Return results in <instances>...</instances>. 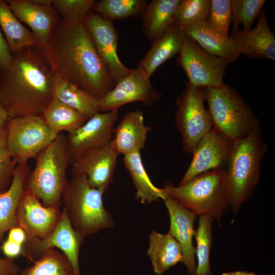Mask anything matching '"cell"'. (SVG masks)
<instances>
[{
  "label": "cell",
  "instance_id": "1",
  "mask_svg": "<svg viewBox=\"0 0 275 275\" xmlns=\"http://www.w3.org/2000/svg\"><path fill=\"white\" fill-rule=\"evenodd\" d=\"M36 47L57 76L97 100L114 87L112 75L95 49L84 22L61 19L47 44Z\"/></svg>",
  "mask_w": 275,
  "mask_h": 275
},
{
  "label": "cell",
  "instance_id": "2",
  "mask_svg": "<svg viewBox=\"0 0 275 275\" xmlns=\"http://www.w3.org/2000/svg\"><path fill=\"white\" fill-rule=\"evenodd\" d=\"M56 74L35 45L12 54L0 74V103L9 118L40 116L53 99Z\"/></svg>",
  "mask_w": 275,
  "mask_h": 275
},
{
  "label": "cell",
  "instance_id": "3",
  "mask_svg": "<svg viewBox=\"0 0 275 275\" xmlns=\"http://www.w3.org/2000/svg\"><path fill=\"white\" fill-rule=\"evenodd\" d=\"M267 149L260 125L248 135L232 142L225 170L228 206L234 215L251 198L260 181Z\"/></svg>",
  "mask_w": 275,
  "mask_h": 275
},
{
  "label": "cell",
  "instance_id": "4",
  "mask_svg": "<svg viewBox=\"0 0 275 275\" xmlns=\"http://www.w3.org/2000/svg\"><path fill=\"white\" fill-rule=\"evenodd\" d=\"M35 159V167L25 181V190L33 194L44 206L60 207L62 194L68 183L66 171L72 162L66 136L59 133Z\"/></svg>",
  "mask_w": 275,
  "mask_h": 275
},
{
  "label": "cell",
  "instance_id": "5",
  "mask_svg": "<svg viewBox=\"0 0 275 275\" xmlns=\"http://www.w3.org/2000/svg\"><path fill=\"white\" fill-rule=\"evenodd\" d=\"M162 190L165 195L171 197L197 215L210 216L222 227V217L228 207L225 169L201 173L178 186L166 182Z\"/></svg>",
  "mask_w": 275,
  "mask_h": 275
},
{
  "label": "cell",
  "instance_id": "6",
  "mask_svg": "<svg viewBox=\"0 0 275 275\" xmlns=\"http://www.w3.org/2000/svg\"><path fill=\"white\" fill-rule=\"evenodd\" d=\"M103 195L89 185L85 175L73 176L62 194L63 209L74 230L84 239L114 226L112 215L103 206Z\"/></svg>",
  "mask_w": 275,
  "mask_h": 275
},
{
  "label": "cell",
  "instance_id": "7",
  "mask_svg": "<svg viewBox=\"0 0 275 275\" xmlns=\"http://www.w3.org/2000/svg\"><path fill=\"white\" fill-rule=\"evenodd\" d=\"M212 128L231 141L248 135L260 125L252 108L233 88L224 84L203 88Z\"/></svg>",
  "mask_w": 275,
  "mask_h": 275
},
{
  "label": "cell",
  "instance_id": "8",
  "mask_svg": "<svg viewBox=\"0 0 275 275\" xmlns=\"http://www.w3.org/2000/svg\"><path fill=\"white\" fill-rule=\"evenodd\" d=\"M203 88L188 81L175 100V124L182 137L184 150L193 154L203 137L212 128L210 114L205 106Z\"/></svg>",
  "mask_w": 275,
  "mask_h": 275
},
{
  "label": "cell",
  "instance_id": "9",
  "mask_svg": "<svg viewBox=\"0 0 275 275\" xmlns=\"http://www.w3.org/2000/svg\"><path fill=\"white\" fill-rule=\"evenodd\" d=\"M9 153L17 164L27 163L58 136L54 135L40 116L9 118L6 126Z\"/></svg>",
  "mask_w": 275,
  "mask_h": 275
},
{
  "label": "cell",
  "instance_id": "10",
  "mask_svg": "<svg viewBox=\"0 0 275 275\" xmlns=\"http://www.w3.org/2000/svg\"><path fill=\"white\" fill-rule=\"evenodd\" d=\"M177 64L184 71L188 82L202 88H217L225 83L226 69L233 62L230 59L213 56L202 48L184 34Z\"/></svg>",
  "mask_w": 275,
  "mask_h": 275
},
{
  "label": "cell",
  "instance_id": "11",
  "mask_svg": "<svg viewBox=\"0 0 275 275\" xmlns=\"http://www.w3.org/2000/svg\"><path fill=\"white\" fill-rule=\"evenodd\" d=\"M150 78L140 67L131 69L99 100V112L118 109L122 105L135 101L141 102L147 106L156 103L162 94L153 87Z\"/></svg>",
  "mask_w": 275,
  "mask_h": 275
},
{
  "label": "cell",
  "instance_id": "12",
  "mask_svg": "<svg viewBox=\"0 0 275 275\" xmlns=\"http://www.w3.org/2000/svg\"><path fill=\"white\" fill-rule=\"evenodd\" d=\"M84 239L74 230L63 209L60 220L53 231L43 239L28 237L23 244L22 254L31 261L35 262L47 250L58 248L69 259L75 275H80L78 257L80 248Z\"/></svg>",
  "mask_w": 275,
  "mask_h": 275
},
{
  "label": "cell",
  "instance_id": "13",
  "mask_svg": "<svg viewBox=\"0 0 275 275\" xmlns=\"http://www.w3.org/2000/svg\"><path fill=\"white\" fill-rule=\"evenodd\" d=\"M118 155L113 140L84 152L71 162L73 176L85 175L90 186L104 194L113 181Z\"/></svg>",
  "mask_w": 275,
  "mask_h": 275
},
{
  "label": "cell",
  "instance_id": "14",
  "mask_svg": "<svg viewBox=\"0 0 275 275\" xmlns=\"http://www.w3.org/2000/svg\"><path fill=\"white\" fill-rule=\"evenodd\" d=\"M84 23L95 49L108 68L116 84L128 74L131 69L124 65L118 57V34L113 21L92 10Z\"/></svg>",
  "mask_w": 275,
  "mask_h": 275
},
{
  "label": "cell",
  "instance_id": "15",
  "mask_svg": "<svg viewBox=\"0 0 275 275\" xmlns=\"http://www.w3.org/2000/svg\"><path fill=\"white\" fill-rule=\"evenodd\" d=\"M118 109L98 112L80 127L66 136L72 161L87 151L102 147L112 140L114 126L118 119Z\"/></svg>",
  "mask_w": 275,
  "mask_h": 275
},
{
  "label": "cell",
  "instance_id": "16",
  "mask_svg": "<svg viewBox=\"0 0 275 275\" xmlns=\"http://www.w3.org/2000/svg\"><path fill=\"white\" fill-rule=\"evenodd\" d=\"M232 141L213 128L201 140L192 154L190 163L179 185L208 171L226 168Z\"/></svg>",
  "mask_w": 275,
  "mask_h": 275
},
{
  "label": "cell",
  "instance_id": "17",
  "mask_svg": "<svg viewBox=\"0 0 275 275\" xmlns=\"http://www.w3.org/2000/svg\"><path fill=\"white\" fill-rule=\"evenodd\" d=\"M62 214L59 207L44 206L33 194L25 190L17 219L18 226L25 231L28 237L43 239L55 229Z\"/></svg>",
  "mask_w": 275,
  "mask_h": 275
},
{
  "label": "cell",
  "instance_id": "18",
  "mask_svg": "<svg viewBox=\"0 0 275 275\" xmlns=\"http://www.w3.org/2000/svg\"><path fill=\"white\" fill-rule=\"evenodd\" d=\"M6 1L18 20L31 28L35 45L40 47L47 44L61 19L52 6L39 5L32 0Z\"/></svg>",
  "mask_w": 275,
  "mask_h": 275
},
{
  "label": "cell",
  "instance_id": "19",
  "mask_svg": "<svg viewBox=\"0 0 275 275\" xmlns=\"http://www.w3.org/2000/svg\"><path fill=\"white\" fill-rule=\"evenodd\" d=\"M163 200L170 219L168 233L181 247L184 260L183 263L187 268L188 275H195L197 265L196 248L194 245L193 238L195 234L194 223L197 215L170 196L165 195Z\"/></svg>",
  "mask_w": 275,
  "mask_h": 275
},
{
  "label": "cell",
  "instance_id": "20",
  "mask_svg": "<svg viewBox=\"0 0 275 275\" xmlns=\"http://www.w3.org/2000/svg\"><path fill=\"white\" fill-rule=\"evenodd\" d=\"M255 26L248 31L238 30L231 34L239 46L241 54L250 58L275 60V36L268 24L266 11L262 10Z\"/></svg>",
  "mask_w": 275,
  "mask_h": 275
},
{
  "label": "cell",
  "instance_id": "21",
  "mask_svg": "<svg viewBox=\"0 0 275 275\" xmlns=\"http://www.w3.org/2000/svg\"><path fill=\"white\" fill-rule=\"evenodd\" d=\"M183 31L202 48L213 56L234 62L242 54L239 46L232 38L221 34L206 20L188 24L183 28Z\"/></svg>",
  "mask_w": 275,
  "mask_h": 275
},
{
  "label": "cell",
  "instance_id": "22",
  "mask_svg": "<svg viewBox=\"0 0 275 275\" xmlns=\"http://www.w3.org/2000/svg\"><path fill=\"white\" fill-rule=\"evenodd\" d=\"M150 128L144 122L143 113L135 110L127 113L114 128L112 140L119 154L125 155L144 149Z\"/></svg>",
  "mask_w": 275,
  "mask_h": 275
},
{
  "label": "cell",
  "instance_id": "23",
  "mask_svg": "<svg viewBox=\"0 0 275 275\" xmlns=\"http://www.w3.org/2000/svg\"><path fill=\"white\" fill-rule=\"evenodd\" d=\"M31 172L28 163L17 164L10 186L0 193V241L11 229L18 226L17 211L25 193L24 183Z\"/></svg>",
  "mask_w": 275,
  "mask_h": 275
},
{
  "label": "cell",
  "instance_id": "24",
  "mask_svg": "<svg viewBox=\"0 0 275 275\" xmlns=\"http://www.w3.org/2000/svg\"><path fill=\"white\" fill-rule=\"evenodd\" d=\"M184 37L183 30L173 23L160 38L153 42L138 66L143 69L151 77L160 65L180 52Z\"/></svg>",
  "mask_w": 275,
  "mask_h": 275
},
{
  "label": "cell",
  "instance_id": "25",
  "mask_svg": "<svg viewBox=\"0 0 275 275\" xmlns=\"http://www.w3.org/2000/svg\"><path fill=\"white\" fill-rule=\"evenodd\" d=\"M149 241L147 254L157 275H163L179 262L184 263L180 245L169 233L162 234L153 231L149 236Z\"/></svg>",
  "mask_w": 275,
  "mask_h": 275
},
{
  "label": "cell",
  "instance_id": "26",
  "mask_svg": "<svg viewBox=\"0 0 275 275\" xmlns=\"http://www.w3.org/2000/svg\"><path fill=\"white\" fill-rule=\"evenodd\" d=\"M181 0H153L143 14L142 28L146 37L154 42L173 23L176 9Z\"/></svg>",
  "mask_w": 275,
  "mask_h": 275
},
{
  "label": "cell",
  "instance_id": "27",
  "mask_svg": "<svg viewBox=\"0 0 275 275\" xmlns=\"http://www.w3.org/2000/svg\"><path fill=\"white\" fill-rule=\"evenodd\" d=\"M52 94L53 98L77 111L87 120L99 112L98 100L57 75Z\"/></svg>",
  "mask_w": 275,
  "mask_h": 275
},
{
  "label": "cell",
  "instance_id": "28",
  "mask_svg": "<svg viewBox=\"0 0 275 275\" xmlns=\"http://www.w3.org/2000/svg\"><path fill=\"white\" fill-rule=\"evenodd\" d=\"M123 162L129 172L136 189L135 198L143 204H150L164 199L165 195L162 188L156 187L151 182L144 168L141 152L124 155Z\"/></svg>",
  "mask_w": 275,
  "mask_h": 275
},
{
  "label": "cell",
  "instance_id": "29",
  "mask_svg": "<svg viewBox=\"0 0 275 275\" xmlns=\"http://www.w3.org/2000/svg\"><path fill=\"white\" fill-rule=\"evenodd\" d=\"M40 116L56 136L63 131L73 132L87 120L80 113L55 98Z\"/></svg>",
  "mask_w": 275,
  "mask_h": 275
},
{
  "label": "cell",
  "instance_id": "30",
  "mask_svg": "<svg viewBox=\"0 0 275 275\" xmlns=\"http://www.w3.org/2000/svg\"><path fill=\"white\" fill-rule=\"evenodd\" d=\"M0 25L12 54L35 45V38L13 13L6 1L0 0Z\"/></svg>",
  "mask_w": 275,
  "mask_h": 275
},
{
  "label": "cell",
  "instance_id": "31",
  "mask_svg": "<svg viewBox=\"0 0 275 275\" xmlns=\"http://www.w3.org/2000/svg\"><path fill=\"white\" fill-rule=\"evenodd\" d=\"M17 275H75L66 255L54 248L47 250L34 264Z\"/></svg>",
  "mask_w": 275,
  "mask_h": 275
},
{
  "label": "cell",
  "instance_id": "32",
  "mask_svg": "<svg viewBox=\"0 0 275 275\" xmlns=\"http://www.w3.org/2000/svg\"><path fill=\"white\" fill-rule=\"evenodd\" d=\"M147 4L145 0L95 1L92 11L113 21L142 16Z\"/></svg>",
  "mask_w": 275,
  "mask_h": 275
},
{
  "label": "cell",
  "instance_id": "33",
  "mask_svg": "<svg viewBox=\"0 0 275 275\" xmlns=\"http://www.w3.org/2000/svg\"><path fill=\"white\" fill-rule=\"evenodd\" d=\"M213 221L214 219L209 216L199 217L194 236L197 242L196 256L198 260L195 275H212L209 258L213 240Z\"/></svg>",
  "mask_w": 275,
  "mask_h": 275
},
{
  "label": "cell",
  "instance_id": "34",
  "mask_svg": "<svg viewBox=\"0 0 275 275\" xmlns=\"http://www.w3.org/2000/svg\"><path fill=\"white\" fill-rule=\"evenodd\" d=\"M266 2L265 0H231V23L233 25L231 34L239 29V26L241 24L243 25L242 30H250Z\"/></svg>",
  "mask_w": 275,
  "mask_h": 275
},
{
  "label": "cell",
  "instance_id": "35",
  "mask_svg": "<svg viewBox=\"0 0 275 275\" xmlns=\"http://www.w3.org/2000/svg\"><path fill=\"white\" fill-rule=\"evenodd\" d=\"M211 0H181L174 14V23L182 30L185 26L206 20Z\"/></svg>",
  "mask_w": 275,
  "mask_h": 275
},
{
  "label": "cell",
  "instance_id": "36",
  "mask_svg": "<svg viewBox=\"0 0 275 275\" xmlns=\"http://www.w3.org/2000/svg\"><path fill=\"white\" fill-rule=\"evenodd\" d=\"M94 0H53L52 7L61 19L71 22H84L92 10Z\"/></svg>",
  "mask_w": 275,
  "mask_h": 275
},
{
  "label": "cell",
  "instance_id": "37",
  "mask_svg": "<svg viewBox=\"0 0 275 275\" xmlns=\"http://www.w3.org/2000/svg\"><path fill=\"white\" fill-rule=\"evenodd\" d=\"M207 23L225 36L231 23V0H211Z\"/></svg>",
  "mask_w": 275,
  "mask_h": 275
},
{
  "label": "cell",
  "instance_id": "38",
  "mask_svg": "<svg viewBox=\"0 0 275 275\" xmlns=\"http://www.w3.org/2000/svg\"><path fill=\"white\" fill-rule=\"evenodd\" d=\"M17 164L8 150L5 128L0 132V193L7 190L10 186Z\"/></svg>",
  "mask_w": 275,
  "mask_h": 275
},
{
  "label": "cell",
  "instance_id": "39",
  "mask_svg": "<svg viewBox=\"0 0 275 275\" xmlns=\"http://www.w3.org/2000/svg\"><path fill=\"white\" fill-rule=\"evenodd\" d=\"M11 59L9 45L0 31V74L8 68Z\"/></svg>",
  "mask_w": 275,
  "mask_h": 275
},
{
  "label": "cell",
  "instance_id": "40",
  "mask_svg": "<svg viewBox=\"0 0 275 275\" xmlns=\"http://www.w3.org/2000/svg\"><path fill=\"white\" fill-rule=\"evenodd\" d=\"M1 248L7 258L13 259L22 254L23 245L7 239L3 242Z\"/></svg>",
  "mask_w": 275,
  "mask_h": 275
},
{
  "label": "cell",
  "instance_id": "41",
  "mask_svg": "<svg viewBox=\"0 0 275 275\" xmlns=\"http://www.w3.org/2000/svg\"><path fill=\"white\" fill-rule=\"evenodd\" d=\"M20 271L13 259L0 257V275H17Z\"/></svg>",
  "mask_w": 275,
  "mask_h": 275
},
{
  "label": "cell",
  "instance_id": "42",
  "mask_svg": "<svg viewBox=\"0 0 275 275\" xmlns=\"http://www.w3.org/2000/svg\"><path fill=\"white\" fill-rule=\"evenodd\" d=\"M7 239L23 245L28 239V236L22 228L17 226L9 231Z\"/></svg>",
  "mask_w": 275,
  "mask_h": 275
},
{
  "label": "cell",
  "instance_id": "43",
  "mask_svg": "<svg viewBox=\"0 0 275 275\" xmlns=\"http://www.w3.org/2000/svg\"><path fill=\"white\" fill-rule=\"evenodd\" d=\"M9 119L7 112L0 103V132L5 129Z\"/></svg>",
  "mask_w": 275,
  "mask_h": 275
},
{
  "label": "cell",
  "instance_id": "44",
  "mask_svg": "<svg viewBox=\"0 0 275 275\" xmlns=\"http://www.w3.org/2000/svg\"><path fill=\"white\" fill-rule=\"evenodd\" d=\"M222 275H262L245 271H228L222 273Z\"/></svg>",
  "mask_w": 275,
  "mask_h": 275
},
{
  "label": "cell",
  "instance_id": "45",
  "mask_svg": "<svg viewBox=\"0 0 275 275\" xmlns=\"http://www.w3.org/2000/svg\"><path fill=\"white\" fill-rule=\"evenodd\" d=\"M32 1L39 5L51 6L53 0H32Z\"/></svg>",
  "mask_w": 275,
  "mask_h": 275
}]
</instances>
